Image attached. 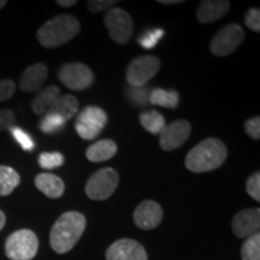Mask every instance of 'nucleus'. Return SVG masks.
Returning <instances> with one entry per match:
<instances>
[{
	"label": "nucleus",
	"instance_id": "nucleus-1",
	"mask_svg": "<svg viewBox=\"0 0 260 260\" xmlns=\"http://www.w3.org/2000/svg\"><path fill=\"white\" fill-rule=\"evenodd\" d=\"M86 223V217L77 211L61 214L51 229V248L58 254L70 252L82 236Z\"/></svg>",
	"mask_w": 260,
	"mask_h": 260
},
{
	"label": "nucleus",
	"instance_id": "nucleus-2",
	"mask_svg": "<svg viewBox=\"0 0 260 260\" xmlns=\"http://www.w3.org/2000/svg\"><path fill=\"white\" fill-rule=\"evenodd\" d=\"M226 157V146L218 139L209 138L203 140L188 152L184 165L191 172L203 174L222 167Z\"/></svg>",
	"mask_w": 260,
	"mask_h": 260
},
{
	"label": "nucleus",
	"instance_id": "nucleus-3",
	"mask_svg": "<svg viewBox=\"0 0 260 260\" xmlns=\"http://www.w3.org/2000/svg\"><path fill=\"white\" fill-rule=\"evenodd\" d=\"M81 30L79 19L73 15H58L39 28L38 41L45 48H57L69 42Z\"/></svg>",
	"mask_w": 260,
	"mask_h": 260
},
{
	"label": "nucleus",
	"instance_id": "nucleus-4",
	"mask_svg": "<svg viewBox=\"0 0 260 260\" xmlns=\"http://www.w3.org/2000/svg\"><path fill=\"white\" fill-rule=\"evenodd\" d=\"M39 239L30 229L12 233L5 242V254L11 260H31L38 254Z\"/></svg>",
	"mask_w": 260,
	"mask_h": 260
},
{
	"label": "nucleus",
	"instance_id": "nucleus-5",
	"mask_svg": "<svg viewBox=\"0 0 260 260\" xmlns=\"http://www.w3.org/2000/svg\"><path fill=\"white\" fill-rule=\"evenodd\" d=\"M118 172L112 168H104L89 177L84 190L90 200L103 201L111 198L118 187Z\"/></svg>",
	"mask_w": 260,
	"mask_h": 260
},
{
	"label": "nucleus",
	"instance_id": "nucleus-6",
	"mask_svg": "<svg viewBox=\"0 0 260 260\" xmlns=\"http://www.w3.org/2000/svg\"><path fill=\"white\" fill-rule=\"evenodd\" d=\"M106 124L107 115L103 109L98 106H87L77 116L75 129L80 138L86 141H92L102 134Z\"/></svg>",
	"mask_w": 260,
	"mask_h": 260
},
{
	"label": "nucleus",
	"instance_id": "nucleus-7",
	"mask_svg": "<svg viewBox=\"0 0 260 260\" xmlns=\"http://www.w3.org/2000/svg\"><path fill=\"white\" fill-rule=\"evenodd\" d=\"M109 37L116 44L125 45L134 32V21L128 12L121 8H111L104 17Z\"/></svg>",
	"mask_w": 260,
	"mask_h": 260
},
{
	"label": "nucleus",
	"instance_id": "nucleus-8",
	"mask_svg": "<svg viewBox=\"0 0 260 260\" xmlns=\"http://www.w3.org/2000/svg\"><path fill=\"white\" fill-rule=\"evenodd\" d=\"M160 60L155 56H141L135 58L126 69V82L130 87H145L159 73Z\"/></svg>",
	"mask_w": 260,
	"mask_h": 260
},
{
	"label": "nucleus",
	"instance_id": "nucleus-9",
	"mask_svg": "<svg viewBox=\"0 0 260 260\" xmlns=\"http://www.w3.org/2000/svg\"><path fill=\"white\" fill-rule=\"evenodd\" d=\"M245 31L236 23L226 24L214 35L210 45L211 53L216 57L230 56L242 44Z\"/></svg>",
	"mask_w": 260,
	"mask_h": 260
},
{
	"label": "nucleus",
	"instance_id": "nucleus-10",
	"mask_svg": "<svg viewBox=\"0 0 260 260\" xmlns=\"http://www.w3.org/2000/svg\"><path fill=\"white\" fill-rule=\"evenodd\" d=\"M58 79L71 90H86L94 83V74L88 65L68 63L58 71Z\"/></svg>",
	"mask_w": 260,
	"mask_h": 260
},
{
	"label": "nucleus",
	"instance_id": "nucleus-11",
	"mask_svg": "<svg viewBox=\"0 0 260 260\" xmlns=\"http://www.w3.org/2000/svg\"><path fill=\"white\" fill-rule=\"evenodd\" d=\"M190 132V123L186 119H177L169 123L159 134V146L167 152L177 149L187 141Z\"/></svg>",
	"mask_w": 260,
	"mask_h": 260
},
{
	"label": "nucleus",
	"instance_id": "nucleus-12",
	"mask_svg": "<svg viewBox=\"0 0 260 260\" xmlns=\"http://www.w3.org/2000/svg\"><path fill=\"white\" fill-rule=\"evenodd\" d=\"M106 260H148L144 246L132 239L113 242L106 251Z\"/></svg>",
	"mask_w": 260,
	"mask_h": 260
},
{
	"label": "nucleus",
	"instance_id": "nucleus-13",
	"mask_svg": "<svg viewBox=\"0 0 260 260\" xmlns=\"http://www.w3.org/2000/svg\"><path fill=\"white\" fill-rule=\"evenodd\" d=\"M233 232L240 239H248L260 229V210L246 209L236 213L232 223Z\"/></svg>",
	"mask_w": 260,
	"mask_h": 260
},
{
	"label": "nucleus",
	"instance_id": "nucleus-14",
	"mask_svg": "<svg viewBox=\"0 0 260 260\" xmlns=\"http://www.w3.org/2000/svg\"><path fill=\"white\" fill-rule=\"evenodd\" d=\"M134 223L142 230H152L161 223L162 209L153 200H145L134 211Z\"/></svg>",
	"mask_w": 260,
	"mask_h": 260
},
{
	"label": "nucleus",
	"instance_id": "nucleus-15",
	"mask_svg": "<svg viewBox=\"0 0 260 260\" xmlns=\"http://www.w3.org/2000/svg\"><path fill=\"white\" fill-rule=\"evenodd\" d=\"M48 69L44 63H35L28 67L19 80V88L23 92L34 93L41 90L45 81L47 80Z\"/></svg>",
	"mask_w": 260,
	"mask_h": 260
},
{
	"label": "nucleus",
	"instance_id": "nucleus-16",
	"mask_svg": "<svg viewBox=\"0 0 260 260\" xmlns=\"http://www.w3.org/2000/svg\"><path fill=\"white\" fill-rule=\"evenodd\" d=\"M230 3L226 0H204L197 11V19L203 24L212 23L223 18L229 11Z\"/></svg>",
	"mask_w": 260,
	"mask_h": 260
},
{
	"label": "nucleus",
	"instance_id": "nucleus-17",
	"mask_svg": "<svg viewBox=\"0 0 260 260\" xmlns=\"http://www.w3.org/2000/svg\"><path fill=\"white\" fill-rule=\"evenodd\" d=\"M35 186L50 199H58L65 191V183L57 175L42 172L35 177Z\"/></svg>",
	"mask_w": 260,
	"mask_h": 260
},
{
	"label": "nucleus",
	"instance_id": "nucleus-18",
	"mask_svg": "<svg viewBox=\"0 0 260 260\" xmlns=\"http://www.w3.org/2000/svg\"><path fill=\"white\" fill-rule=\"evenodd\" d=\"M60 96V89L57 86H48L41 89L31 102V110L35 115H46Z\"/></svg>",
	"mask_w": 260,
	"mask_h": 260
},
{
	"label": "nucleus",
	"instance_id": "nucleus-19",
	"mask_svg": "<svg viewBox=\"0 0 260 260\" xmlns=\"http://www.w3.org/2000/svg\"><path fill=\"white\" fill-rule=\"evenodd\" d=\"M117 153V144L113 140L104 139L94 142L86 151V158L92 162L106 161Z\"/></svg>",
	"mask_w": 260,
	"mask_h": 260
},
{
	"label": "nucleus",
	"instance_id": "nucleus-20",
	"mask_svg": "<svg viewBox=\"0 0 260 260\" xmlns=\"http://www.w3.org/2000/svg\"><path fill=\"white\" fill-rule=\"evenodd\" d=\"M79 111V100L71 94L60 95L48 112L60 116L65 122L69 121Z\"/></svg>",
	"mask_w": 260,
	"mask_h": 260
},
{
	"label": "nucleus",
	"instance_id": "nucleus-21",
	"mask_svg": "<svg viewBox=\"0 0 260 260\" xmlns=\"http://www.w3.org/2000/svg\"><path fill=\"white\" fill-rule=\"evenodd\" d=\"M149 104L165 107V109H176L180 104V94L176 90L153 89L149 93Z\"/></svg>",
	"mask_w": 260,
	"mask_h": 260
},
{
	"label": "nucleus",
	"instance_id": "nucleus-22",
	"mask_svg": "<svg viewBox=\"0 0 260 260\" xmlns=\"http://www.w3.org/2000/svg\"><path fill=\"white\" fill-rule=\"evenodd\" d=\"M21 183V177L15 169L0 165V197H6Z\"/></svg>",
	"mask_w": 260,
	"mask_h": 260
},
{
	"label": "nucleus",
	"instance_id": "nucleus-23",
	"mask_svg": "<svg viewBox=\"0 0 260 260\" xmlns=\"http://www.w3.org/2000/svg\"><path fill=\"white\" fill-rule=\"evenodd\" d=\"M139 119L146 132L151 133V134L153 135L160 134L161 130L164 129L165 125H167L164 116H162L160 112L155 111V110H149V111L141 112L139 115Z\"/></svg>",
	"mask_w": 260,
	"mask_h": 260
},
{
	"label": "nucleus",
	"instance_id": "nucleus-24",
	"mask_svg": "<svg viewBox=\"0 0 260 260\" xmlns=\"http://www.w3.org/2000/svg\"><path fill=\"white\" fill-rule=\"evenodd\" d=\"M242 260H260V234H255L243 242L241 247Z\"/></svg>",
	"mask_w": 260,
	"mask_h": 260
},
{
	"label": "nucleus",
	"instance_id": "nucleus-25",
	"mask_svg": "<svg viewBox=\"0 0 260 260\" xmlns=\"http://www.w3.org/2000/svg\"><path fill=\"white\" fill-rule=\"evenodd\" d=\"M65 122L60 116L56 115V113L47 112L44 115V118L40 122V129L45 134H53V133L59 132L64 128Z\"/></svg>",
	"mask_w": 260,
	"mask_h": 260
},
{
	"label": "nucleus",
	"instance_id": "nucleus-26",
	"mask_svg": "<svg viewBox=\"0 0 260 260\" xmlns=\"http://www.w3.org/2000/svg\"><path fill=\"white\" fill-rule=\"evenodd\" d=\"M39 165L42 169H46V170H52V169L59 168L64 164L65 158L60 152H42L39 155Z\"/></svg>",
	"mask_w": 260,
	"mask_h": 260
},
{
	"label": "nucleus",
	"instance_id": "nucleus-27",
	"mask_svg": "<svg viewBox=\"0 0 260 260\" xmlns=\"http://www.w3.org/2000/svg\"><path fill=\"white\" fill-rule=\"evenodd\" d=\"M164 37V30L160 28L149 29V30L142 32L138 38L139 45L145 50H151L157 46V44L160 41V39Z\"/></svg>",
	"mask_w": 260,
	"mask_h": 260
},
{
	"label": "nucleus",
	"instance_id": "nucleus-28",
	"mask_svg": "<svg viewBox=\"0 0 260 260\" xmlns=\"http://www.w3.org/2000/svg\"><path fill=\"white\" fill-rule=\"evenodd\" d=\"M10 132H11V135L14 136V139L18 142V145L21 146L24 151H32V149H34L35 144L34 141H32L31 136L29 135L27 132H24V130L21 128H17V126H12V128L10 129Z\"/></svg>",
	"mask_w": 260,
	"mask_h": 260
},
{
	"label": "nucleus",
	"instance_id": "nucleus-29",
	"mask_svg": "<svg viewBox=\"0 0 260 260\" xmlns=\"http://www.w3.org/2000/svg\"><path fill=\"white\" fill-rule=\"evenodd\" d=\"M128 96L138 106H145L149 103V90L147 87H139V88H132L128 89Z\"/></svg>",
	"mask_w": 260,
	"mask_h": 260
},
{
	"label": "nucleus",
	"instance_id": "nucleus-30",
	"mask_svg": "<svg viewBox=\"0 0 260 260\" xmlns=\"http://www.w3.org/2000/svg\"><path fill=\"white\" fill-rule=\"evenodd\" d=\"M246 190L255 201H260V172L256 171L246 182Z\"/></svg>",
	"mask_w": 260,
	"mask_h": 260
},
{
	"label": "nucleus",
	"instance_id": "nucleus-31",
	"mask_svg": "<svg viewBox=\"0 0 260 260\" xmlns=\"http://www.w3.org/2000/svg\"><path fill=\"white\" fill-rule=\"evenodd\" d=\"M245 23L247 28L251 30L259 32L260 31V10L259 9H249L245 16Z\"/></svg>",
	"mask_w": 260,
	"mask_h": 260
},
{
	"label": "nucleus",
	"instance_id": "nucleus-32",
	"mask_svg": "<svg viewBox=\"0 0 260 260\" xmlns=\"http://www.w3.org/2000/svg\"><path fill=\"white\" fill-rule=\"evenodd\" d=\"M118 2L116 0H89L87 3V8L92 14H99V12L105 11L107 9L113 8L112 5L117 4Z\"/></svg>",
	"mask_w": 260,
	"mask_h": 260
},
{
	"label": "nucleus",
	"instance_id": "nucleus-33",
	"mask_svg": "<svg viewBox=\"0 0 260 260\" xmlns=\"http://www.w3.org/2000/svg\"><path fill=\"white\" fill-rule=\"evenodd\" d=\"M16 83L12 80H0V103L6 102L15 95Z\"/></svg>",
	"mask_w": 260,
	"mask_h": 260
},
{
	"label": "nucleus",
	"instance_id": "nucleus-34",
	"mask_svg": "<svg viewBox=\"0 0 260 260\" xmlns=\"http://www.w3.org/2000/svg\"><path fill=\"white\" fill-rule=\"evenodd\" d=\"M245 132L253 140L260 139V118L259 116L252 117L245 123Z\"/></svg>",
	"mask_w": 260,
	"mask_h": 260
},
{
	"label": "nucleus",
	"instance_id": "nucleus-35",
	"mask_svg": "<svg viewBox=\"0 0 260 260\" xmlns=\"http://www.w3.org/2000/svg\"><path fill=\"white\" fill-rule=\"evenodd\" d=\"M16 122V116L14 111L10 109L0 110V132L6 129H11Z\"/></svg>",
	"mask_w": 260,
	"mask_h": 260
},
{
	"label": "nucleus",
	"instance_id": "nucleus-36",
	"mask_svg": "<svg viewBox=\"0 0 260 260\" xmlns=\"http://www.w3.org/2000/svg\"><path fill=\"white\" fill-rule=\"evenodd\" d=\"M56 3L61 8H71V6L77 4L76 0H57Z\"/></svg>",
	"mask_w": 260,
	"mask_h": 260
},
{
	"label": "nucleus",
	"instance_id": "nucleus-37",
	"mask_svg": "<svg viewBox=\"0 0 260 260\" xmlns=\"http://www.w3.org/2000/svg\"><path fill=\"white\" fill-rule=\"evenodd\" d=\"M182 0H159V4L162 5H177V4H182Z\"/></svg>",
	"mask_w": 260,
	"mask_h": 260
},
{
	"label": "nucleus",
	"instance_id": "nucleus-38",
	"mask_svg": "<svg viewBox=\"0 0 260 260\" xmlns=\"http://www.w3.org/2000/svg\"><path fill=\"white\" fill-rule=\"evenodd\" d=\"M5 223H6L5 213L0 210V230H3V228L5 226Z\"/></svg>",
	"mask_w": 260,
	"mask_h": 260
},
{
	"label": "nucleus",
	"instance_id": "nucleus-39",
	"mask_svg": "<svg viewBox=\"0 0 260 260\" xmlns=\"http://www.w3.org/2000/svg\"><path fill=\"white\" fill-rule=\"evenodd\" d=\"M6 4H8V2H6V0H0V10L4 9Z\"/></svg>",
	"mask_w": 260,
	"mask_h": 260
}]
</instances>
